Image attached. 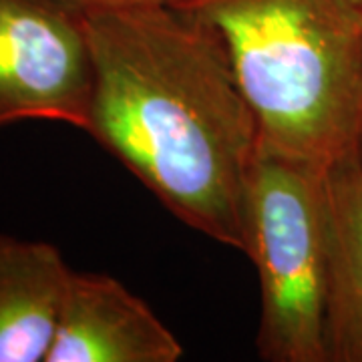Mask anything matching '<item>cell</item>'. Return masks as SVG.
Segmentation results:
<instances>
[{
  "label": "cell",
  "instance_id": "cell-10",
  "mask_svg": "<svg viewBox=\"0 0 362 362\" xmlns=\"http://www.w3.org/2000/svg\"><path fill=\"white\" fill-rule=\"evenodd\" d=\"M358 2H361V4H362V0H358Z\"/></svg>",
  "mask_w": 362,
  "mask_h": 362
},
{
  "label": "cell",
  "instance_id": "cell-1",
  "mask_svg": "<svg viewBox=\"0 0 362 362\" xmlns=\"http://www.w3.org/2000/svg\"><path fill=\"white\" fill-rule=\"evenodd\" d=\"M87 133L195 232L247 252L262 145L216 30L171 2L89 13Z\"/></svg>",
  "mask_w": 362,
  "mask_h": 362
},
{
  "label": "cell",
  "instance_id": "cell-3",
  "mask_svg": "<svg viewBox=\"0 0 362 362\" xmlns=\"http://www.w3.org/2000/svg\"><path fill=\"white\" fill-rule=\"evenodd\" d=\"M258 270V356L328 362L326 168L262 141L250 180V244Z\"/></svg>",
  "mask_w": 362,
  "mask_h": 362
},
{
  "label": "cell",
  "instance_id": "cell-8",
  "mask_svg": "<svg viewBox=\"0 0 362 362\" xmlns=\"http://www.w3.org/2000/svg\"><path fill=\"white\" fill-rule=\"evenodd\" d=\"M77 2L89 13H99V11H115V8H127V6L151 4V2H169V0H77Z\"/></svg>",
  "mask_w": 362,
  "mask_h": 362
},
{
  "label": "cell",
  "instance_id": "cell-5",
  "mask_svg": "<svg viewBox=\"0 0 362 362\" xmlns=\"http://www.w3.org/2000/svg\"><path fill=\"white\" fill-rule=\"evenodd\" d=\"M181 356L177 337L119 280L71 272L45 362H177Z\"/></svg>",
  "mask_w": 362,
  "mask_h": 362
},
{
  "label": "cell",
  "instance_id": "cell-7",
  "mask_svg": "<svg viewBox=\"0 0 362 362\" xmlns=\"http://www.w3.org/2000/svg\"><path fill=\"white\" fill-rule=\"evenodd\" d=\"M328 362H362V165L326 168Z\"/></svg>",
  "mask_w": 362,
  "mask_h": 362
},
{
  "label": "cell",
  "instance_id": "cell-4",
  "mask_svg": "<svg viewBox=\"0 0 362 362\" xmlns=\"http://www.w3.org/2000/svg\"><path fill=\"white\" fill-rule=\"evenodd\" d=\"M93 87L89 11L77 0H0V127L42 119L85 131Z\"/></svg>",
  "mask_w": 362,
  "mask_h": 362
},
{
  "label": "cell",
  "instance_id": "cell-9",
  "mask_svg": "<svg viewBox=\"0 0 362 362\" xmlns=\"http://www.w3.org/2000/svg\"><path fill=\"white\" fill-rule=\"evenodd\" d=\"M356 159L362 165V117H361V131H358V143H356Z\"/></svg>",
  "mask_w": 362,
  "mask_h": 362
},
{
  "label": "cell",
  "instance_id": "cell-2",
  "mask_svg": "<svg viewBox=\"0 0 362 362\" xmlns=\"http://www.w3.org/2000/svg\"><path fill=\"white\" fill-rule=\"evenodd\" d=\"M226 47L262 141L330 168L356 157L362 117L358 0H169Z\"/></svg>",
  "mask_w": 362,
  "mask_h": 362
},
{
  "label": "cell",
  "instance_id": "cell-6",
  "mask_svg": "<svg viewBox=\"0 0 362 362\" xmlns=\"http://www.w3.org/2000/svg\"><path fill=\"white\" fill-rule=\"evenodd\" d=\"M71 272L49 242L0 235V362H45Z\"/></svg>",
  "mask_w": 362,
  "mask_h": 362
}]
</instances>
